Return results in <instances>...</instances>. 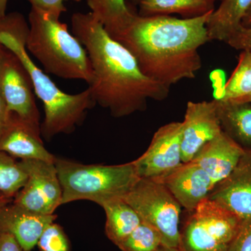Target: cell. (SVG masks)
<instances>
[{
  "instance_id": "obj_23",
  "label": "cell",
  "mask_w": 251,
  "mask_h": 251,
  "mask_svg": "<svg viewBox=\"0 0 251 251\" xmlns=\"http://www.w3.org/2000/svg\"><path fill=\"white\" fill-rule=\"evenodd\" d=\"M27 174L14 157L0 151V193L14 198L25 184Z\"/></svg>"
},
{
  "instance_id": "obj_13",
  "label": "cell",
  "mask_w": 251,
  "mask_h": 251,
  "mask_svg": "<svg viewBox=\"0 0 251 251\" xmlns=\"http://www.w3.org/2000/svg\"><path fill=\"white\" fill-rule=\"evenodd\" d=\"M153 180L164 185L181 207L190 213L208 198L215 186L210 176L194 161L182 163L168 175Z\"/></svg>"
},
{
  "instance_id": "obj_29",
  "label": "cell",
  "mask_w": 251,
  "mask_h": 251,
  "mask_svg": "<svg viewBox=\"0 0 251 251\" xmlns=\"http://www.w3.org/2000/svg\"><path fill=\"white\" fill-rule=\"evenodd\" d=\"M0 251H24L16 238L7 232H0Z\"/></svg>"
},
{
  "instance_id": "obj_10",
  "label": "cell",
  "mask_w": 251,
  "mask_h": 251,
  "mask_svg": "<svg viewBox=\"0 0 251 251\" xmlns=\"http://www.w3.org/2000/svg\"><path fill=\"white\" fill-rule=\"evenodd\" d=\"M182 122H173L160 127L148 150L133 161L140 178L157 179L179 166L181 158Z\"/></svg>"
},
{
  "instance_id": "obj_1",
  "label": "cell",
  "mask_w": 251,
  "mask_h": 251,
  "mask_svg": "<svg viewBox=\"0 0 251 251\" xmlns=\"http://www.w3.org/2000/svg\"><path fill=\"white\" fill-rule=\"evenodd\" d=\"M73 34L90 59L93 81L89 88L96 104L115 118L129 116L148 108L149 99L165 100L169 87L145 75L133 54L112 38L91 12L72 16Z\"/></svg>"
},
{
  "instance_id": "obj_8",
  "label": "cell",
  "mask_w": 251,
  "mask_h": 251,
  "mask_svg": "<svg viewBox=\"0 0 251 251\" xmlns=\"http://www.w3.org/2000/svg\"><path fill=\"white\" fill-rule=\"evenodd\" d=\"M0 89L9 115H15L41 133L40 112L29 74L19 59L1 44Z\"/></svg>"
},
{
  "instance_id": "obj_22",
  "label": "cell",
  "mask_w": 251,
  "mask_h": 251,
  "mask_svg": "<svg viewBox=\"0 0 251 251\" xmlns=\"http://www.w3.org/2000/svg\"><path fill=\"white\" fill-rule=\"evenodd\" d=\"M251 95V52L242 51L237 67L219 99L237 101Z\"/></svg>"
},
{
  "instance_id": "obj_32",
  "label": "cell",
  "mask_w": 251,
  "mask_h": 251,
  "mask_svg": "<svg viewBox=\"0 0 251 251\" xmlns=\"http://www.w3.org/2000/svg\"><path fill=\"white\" fill-rule=\"evenodd\" d=\"M9 0H0V16L6 14V8Z\"/></svg>"
},
{
  "instance_id": "obj_26",
  "label": "cell",
  "mask_w": 251,
  "mask_h": 251,
  "mask_svg": "<svg viewBox=\"0 0 251 251\" xmlns=\"http://www.w3.org/2000/svg\"><path fill=\"white\" fill-rule=\"evenodd\" d=\"M227 251H251V219L242 222Z\"/></svg>"
},
{
  "instance_id": "obj_33",
  "label": "cell",
  "mask_w": 251,
  "mask_h": 251,
  "mask_svg": "<svg viewBox=\"0 0 251 251\" xmlns=\"http://www.w3.org/2000/svg\"><path fill=\"white\" fill-rule=\"evenodd\" d=\"M251 25V7L248 11L247 15L244 17V20L242 21V26L244 27H249Z\"/></svg>"
},
{
  "instance_id": "obj_35",
  "label": "cell",
  "mask_w": 251,
  "mask_h": 251,
  "mask_svg": "<svg viewBox=\"0 0 251 251\" xmlns=\"http://www.w3.org/2000/svg\"><path fill=\"white\" fill-rule=\"evenodd\" d=\"M128 6L131 8V6H136L139 4L140 0H126Z\"/></svg>"
},
{
  "instance_id": "obj_28",
  "label": "cell",
  "mask_w": 251,
  "mask_h": 251,
  "mask_svg": "<svg viewBox=\"0 0 251 251\" xmlns=\"http://www.w3.org/2000/svg\"><path fill=\"white\" fill-rule=\"evenodd\" d=\"M31 7L36 8L60 18L63 13L67 11L64 6V1L68 0H27Z\"/></svg>"
},
{
  "instance_id": "obj_17",
  "label": "cell",
  "mask_w": 251,
  "mask_h": 251,
  "mask_svg": "<svg viewBox=\"0 0 251 251\" xmlns=\"http://www.w3.org/2000/svg\"><path fill=\"white\" fill-rule=\"evenodd\" d=\"M215 99L223 131L244 150H251V102Z\"/></svg>"
},
{
  "instance_id": "obj_11",
  "label": "cell",
  "mask_w": 251,
  "mask_h": 251,
  "mask_svg": "<svg viewBox=\"0 0 251 251\" xmlns=\"http://www.w3.org/2000/svg\"><path fill=\"white\" fill-rule=\"evenodd\" d=\"M222 131L216 99L210 101H188L182 122L183 163L191 161L201 148Z\"/></svg>"
},
{
  "instance_id": "obj_2",
  "label": "cell",
  "mask_w": 251,
  "mask_h": 251,
  "mask_svg": "<svg viewBox=\"0 0 251 251\" xmlns=\"http://www.w3.org/2000/svg\"><path fill=\"white\" fill-rule=\"evenodd\" d=\"M212 12L193 18L137 14L115 39L133 54L145 75L171 88L196 78L202 68L198 50L209 41L206 25Z\"/></svg>"
},
{
  "instance_id": "obj_20",
  "label": "cell",
  "mask_w": 251,
  "mask_h": 251,
  "mask_svg": "<svg viewBox=\"0 0 251 251\" xmlns=\"http://www.w3.org/2000/svg\"><path fill=\"white\" fill-rule=\"evenodd\" d=\"M217 0H140V16H171L182 18L201 17L215 10Z\"/></svg>"
},
{
  "instance_id": "obj_27",
  "label": "cell",
  "mask_w": 251,
  "mask_h": 251,
  "mask_svg": "<svg viewBox=\"0 0 251 251\" xmlns=\"http://www.w3.org/2000/svg\"><path fill=\"white\" fill-rule=\"evenodd\" d=\"M226 43L234 49L251 52V25L242 26Z\"/></svg>"
},
{
  "instance_id": "obj_14",
  "label": "cell",
  "mask_w": 251,
  "mask_h": 251,
  "mask_svg": "<svg viewBox=\"0 0 251 251\" xmlns=\"http://www.w3.org/2000/svg\"><path fill=\"white\" fill-rule=\"evenodd\" d=\"M9 115V122L0 135V151L21 160L54 163L56 156L44 147L41 132L15 115Z\"/></svg>"
},
{
  "instance_id": "obj_34",
  "label": "cell",
  "mask_w": 251,
  "mask_h": 251,
  "mask_svg": "<svg viewBox=\"0 0 251 251\" xmlns=\"http://www.w3.org/2000/svg\"><path fill=\"white\" fill-rule=\"evenodd\" d=\"M156 251H181L176 248L168 247L162 245Z\"/></svg>"
},
{
  "instance_id": "obj_30",
  "label": "cell",
  "mask_w": 251,
  "mask_h": 251,
  "mask_svg": "<svg viewBox=\"0 0 251 251\" xmlns=\"http://www.w3.org/2000/svg\"><path fill=\"white\" fill-rule=\"evenodd\" d=\"M9 114L0 89V135L3 133L9 120Z\"/></svg>"
},
{
  "instance_id": "obj_36",
  "label": "cell",
  "mask_w": 251,
  "mask_h": 251,
  "mask_svg": "<svg viewBox=\"0 0 251 251\" xmlns=\"http://www.w3.org/2000/svg\"><path fill=\"white\" fill-rule=\"evenodd\" d=\"M237 102H251V95L241 99V100H237Z\"/></svg>"
},
{
  "instance_id": "obj_24",
  "label": "cell",
  "mask_w": 251,
  "mask_h": 251,
  "mask_svg": "<svg viewBox=\"0 0 251 251\" xmlns=\"http://www.w3.org/2000/svg\"><path fill=\"white\" fill-rule=\"evenodd\" d=\"M162 245V238L156 229L141 223L117 247L122 251H156Z\"/></svg>"
},
{
  "instance_id": "obj_18",
  "label": "cell",
  "mask_w": 251,
  "mask_h": 251,
  "mask_svg": "<svg viewBox=\"0 0 251 251\" xmlns=\"http://www.w3.org/2000/svg\"><path fill=\"white\" fill-rule=\"evenodd\" d=\"M208 21L209 41L226 42L242 26V21L251 7V0H220Z\"/></svg>"
},
{
  "instance_id": "obj_21",
  "label": "cell",
  "mask_w": 251,
  "mask_h": 251,
  "mask_svg": "<svg viewBox=\"0 0 251 251\" xmlns=\"http://www.w3.org/2000/svg\"><path fill=\"white\" fill-rule=\"evenodd\" d=\"M102 208L106 216L105 234L117 247L141 224L139 216L124 199L106 203Z\"/></svg>"
},
{
  "instance_id": "obj_25",
  "label": "cell",
  "mask_w": 251,
  "mask_h": 251,
  "mask_svg": "<svg viewBox=\"0 0 251 251\" xmlns=\"http://www.w3.org/2000/svg\"><path fill=\"white\" fill-rule=\"evenodd\" d=\"M40 251H69V239L64 229L52 223L41 234L37 244Z\"/></svg>"
},
{
  "instance_id": "obj_6",
  "label": "cell",
  "mask_w": 251,
  "mask_h": 251,
  "mask_svg": "<svg viewBox=\"0 0 251 251\" xmlns=\"http://www.w3.org/2000/svg\"><path fill=\"white\" fill-rule=\"evenodd\" d=\"M124 200L134 209L142 223L160 234L163 246L180 250L181 206L164 185L140 178Z\"/></svg>"
},
{
  "instance_id": "obj_7",
  "label": "cell",
  "mask_w": 251,
  "mask_h": 251,
  "mask_svg": "<svg viewBox=\"0 0 251 251\" xmlns=\"http://www.w3.org/2000/svg\"><path fill=\"white\" fill-rule=\"evenodd\" d=\"M242 220L209 198L191 213L181 232V251H227Z\"/></svg>"
},
{
  "instance_id": "obj_16",
  "label": "cell",
  "mask_w": 251,
  "mask_h": 251,
  "mask_svg": "<svg viewBox=\"0 0 251 251\" xmlns=\"http://www.w3.org/2000/svg\"><path fill=\"white\" fill-rule=\"evenodd\" d=\"M244 152V149L222 131L201 148L191 161L207 173L216 186L233 171Z\"/></svg>"
},
{
  "instance_id": "obj_31",
  "label": "cell",
  "mask_w": 251,
  "mask_h": 251,
  "mask_svg": "<svg viewBox=\"0 0 251 251\" xmlns=\"http://www.w3.org/2000/svg\"><path fill=\"white\" fill-rule=\"evenodd\" d=\"M14 198L7 197L3 193H0V218H1V214L6 206L10 203L12 202Z\"/></svg>"
},
{
  "instance_id": "obj_4",
  "label": "cell",
  "mask_w": 251,
  "mask_h": 251,
  "mask_svg": "<svg viewBox=\"0 0 251 251\" xmlns=\"http://www.w3.org/2000/svg\"><path fill=\"white\" fill-rule=\"evenodd\" d=\"M28 23L26 48L46 74L91 85L93 70L87 50L60 18L31 7Z\"/></svg>"
},
{
  "instance_id": "obj_19",
  "label": "cell",
  "mask_w": 251,
  "mask_h": 251,
  "mask_svg": "<svg viewBox=\"0 0 251 251\" xmlns=\"http://www.w3.org/2000/svg\"><path fill=\"white\" fill-rule=\"evenodd\" d=\"M90 12L114 39L121 35L131 24L136 13L126 0H85Z\"/></svg>"
},
{
  "instance_id": "obj_5",
  "label": "cell",
  "mask_w": 251,
  "mask_h": 251,
  "mask_svg": "<svg viewBox=\"0 0 251 251\" xmlns=\"http://www.w3.org/2000/svg\"><path fill=\"white\" fill-rule=\"evenodd\" d=\"M54 163L62 190V205L89 201L102 207L125 199L140 179L133 161L112 166L86 165L56 157Z\"/></svg>"
},
{
  "instance_id": "obj_37",
  "label": "cell",
  "mask_w": 251,
  "mask_h": 251,
  "mask_svg": "<svg viewBox=\"0 0 251 251\" xmlns=\"http://www.w3.org/2000/svg\"><path fill=\"white\" fill-rule=\"evenodd\" d=\"M72 1H76V2H79V1H80L81 0H72Z\"/></svg>"
},
{
  "instance_id": "obj_9",
  "label": "cell",
  "mask_w": 251,
  "mask_h": 251,
  "mask_svg": "<svg viewBox=\"0 0 251 251\" xmlns=\"http://www.w3.org/2000/svg\"><path fill=\"white\" fill-rule=\"evenodd\" d=\"M54 163L35 159L19 161L27 178L13 202L36 214H54L62 205V187Z\"/></svg>"
},
{
  "instance_id": "obj_3",
  "label": "cell",
  "mask_w": 251,
  "mask_h": 251,
  "mask_svg": "<svg viewBox=\"0 0 251 251\" xmlns=\"http://www.w3.org/2000/svg\"><path fill=\"white\" fill-rule=\"evenodd\" d=\"M29 23L23 14L12 12L0 16V44L19 59L31 77L36 97L44 106L41 136L49 141L55 135L70 134L95 106L90 88L80 93H65L31 59L26 48Z\"/></svg>"
},
{
  "instance_id": "obj_15",
  "label": "cell",
  "mask_w": 251,
  "mask_h": 251,
  "mask_svg": "<svg viewBox=\"0 0 251 251\" xmlns=\"http://www.w3.org/2000/svg\"><path fill=\"white\" fill-rule=\"evenodd\" d=\"M57 219L55 214H36L11 202L0 218V232L12 234L24 251L37 246L44 230Z\"/></svg>"
},
{
  "instance_id": "obj_12",
  "label": "cell",
  "mask_w": 251,
  "mask_h": 251,
  "mask_svg": "<svg viewBox=\"0 0 251 251\" xmlns=\"http://www.w3.org/2000/svg\"><path fill=\"white\" fill-rule=\"evenodd\" d=\"M208 198L228 209L242 222L251 219V150H245L233 171L214 186Z\"/></svg>"
}]
</instances>
